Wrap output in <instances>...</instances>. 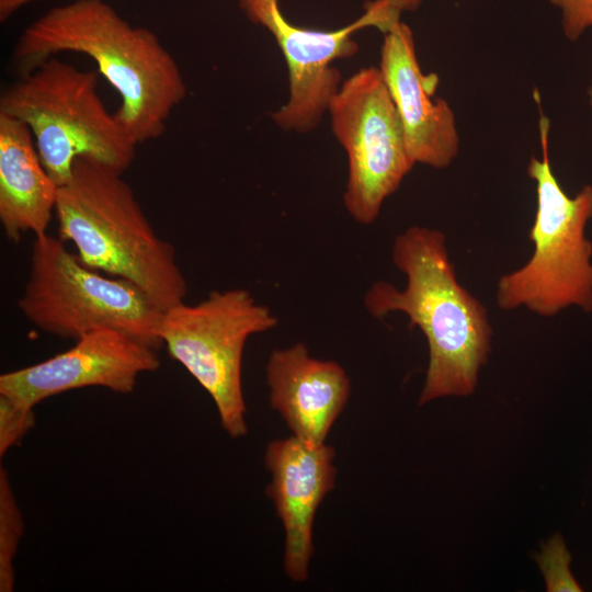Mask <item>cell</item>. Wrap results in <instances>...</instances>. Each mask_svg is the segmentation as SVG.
<instances>
[{"label":"cell","instance_id":"cell-14","mask_svg":"<svg viewBox=\"0 0 592 592\" xmlns=\"http://www.w3.org/2000/svg\"><path fill=\"white\" fill-rule=\"evenodd\" d=\"M57 190L30 127L0 113V221L7 238L16 242L26 232L45 234Z\"/></svg>","mask_w":592,"mask_h":592},{"label":"cell","instance_id":"cell-4","mask_svg":"<svg viewBox=\"0 0 592 592\" xmlns=\"http://www.w3.org/2000/svg\"><path fill=\"white\" fill-rule=\"evenodd\" d=\"M98 73L50 57L9 86L0 113L25 123L52 180L66 184L78 158L123 174L138 145L96 91Z\"/></svg>","mask_w":592,"mask_h":592},{"label":"cell","instance_id":"cell-12","mask_svg":"<svg viewBox=\"0 0 592 592\" xmlns=\"http://www.w3.org/2000/svg\"><path fill=\"white\" fill-rule=\"evenodd\" d=\"M333 459L331 446L314 445L294 435L266 447L265 465L272 475L266 493L285 531L284 569L296 582L308 578L315 515L334 487Z\"/></svg>","mask_w":592,"mask_h":592},{"label":"cell","instance_id":"cell-8","mask_svg":"<svg viewBox=\"0 0 592 592\" xmlns=\"http://www.w3.org/2000/svg\"><path fill=\"white\" fill-rule=\"evenodd\" d=\"M328 113L348 157L345 209L354 220L371 225L415 164L379 68H362L345 80Z\"/></svg>","mask_w":592,"mask_h":592},{"label":"cell","instance_id":"cell-19","mask_svg":"<svg viewBox=\"0 0 592 592\" xmlns=\"http://www.w3.org/2000/svg\"><path fill=\"white\" fill-rule=\"evenodd\" d=\"M38 0H0V20L3 22L18 10Z\"/></svg>","mask_w":592,"mask_h":592},{"label":"cell","instance_id":"cell-6","mask_svg":"<svg viewBox=\"0 0 592 592\" xmlns=\"http://www.w3.org/2000/svg\"><path fill=\"white\" fill-rule=\"evenodd\" d=\"M64 242L47 232L35 236L27 281L18 300L24 317L64 339L112 328L159 350L162 311L132 282L86 266Z\"/></svg>","mask_w":592,"mask_h":592},{"label":"cell","instance_id":"cell-13","mask_svg":"<svg viewBox=\"0 0 592 592\" xmlns=\"http://www.w3.org/2000/svg\"><path fill=\"white\" fill-rule=\"evenodd\" d=\"M266 380L271 406L293 435L314 445L323 444L350 396V379L342 366L312 357L298 342L271 353Z\"/></svg>","mask_w":592,"mask_h":592},{"label":"cell","instance_id":"cell-3","mask_svg":"<svg viewBox=\"0 0 592 592\" xmlns=\"http://www.w3.org/2000/svg\"><path fill=\"white\" fill-rule=\"evenodd\" d=\"M122 175L76 159L69 181L57 190L59 238L76 246L86 266L132 282L164 311L184 301L187 283L174 247L155 231Z\"/></svg>","mask_w":592,"mask_h":592},{"label":"cell","instance_id":"cell-1","mask_svg":"<svg viewBox=\"0 0 592 592\" xmlns=\"http://www.w3.org/2000/svg\"><path fill=\"white\" fill-rule=\"evenodd\" d=\"M61 52L92 58L121 95L114 113L137 144L158 138L186 95L182 72L157 35L134 26L104 0L48 10L19 37L13 61L22 76Z\"/></svg>","mask_w":592,"mask_h":592},{"label":"cell","instance_id":"cell-20","mask_svg":"<svg viewBox=\"0 0 592 592\" xmlns=\"http://www.w3.org/2000/svg\"><path fill=\"white\" fill-rule=\"evenodd\" d=\"M588 96H589V104L592 107V87H590L588 90Z\"/></svg>","mask_w":592,"mask_h":592},{"label":"cell","instance_id":"cell-9","mask_svg":"<svg viewBox=\"0 0 592 592\" xmlns=\"http://www.w3.org/2000/svg\"><path fill=\"white\" fill-rule=\"evenodd\" d=\"M240 7L252 22L273 35L287 65L289 98L272 113L273 121L286 132L316 128L342 84L332 62L356 54L353 34L375 27L373 11L364 5V13L351 24L323 31L292 24L284 18L278 0H240Z\"/></svg>","mask_w":592,"mask_h":592},{"label":"cell","instance_id":"cell-11","mask_svg":"<svg viewBox=\"0 0 592 592\" xmlns=\"http://www.w3.org/2000/svg\"><path fill=\"white\" fill-rule=\"evenodd\" d=\"M379 70L399 114L414 163L447 168L458 155L459 136L449 104L435 96L436 73H423L411 29L399 21L384 33Z\"/></svg>","mask_w":592,"mask_h":592},{"label":"cell","instance_id":"cell-17","mask_svg":"<svg viewBox=\"0 0 592 592\" xmlns=\"http://www.w3.org/2000/svg\"><path fill=\"white\" fill-rule=\"evenodd\" d=\"M34 408L0 394V456L18 445L35 426Z\"/></svg>","mask_w":592,"mask_h":592},{"label":"cell","instance_id":"cell-10","mask_svg":"<svg viewBox=\"0 0 592 592\" xmlns=\"http://www.w3.org/2000/svg\"><path fill=\"white\" fill-rule=\"evenodd\" d=\"M157 351L124 331L98 329L62 353L1 374L0 394L33 408L49 397L86 387L127 395L141 374L160 367Z\"/></svg>","mask_w":592,"mask_h":592},{"label":"cell","instance_id":"cell-5","mask_svg":"<svg viewBox=\"0 0 592 592\" xmlns=\"http://www.w3.org/2000/svg\"><path fill=\"white\" fill-rule=\"evenodd\" d=\"M549 128V119L540 113L543 157L533 156L527 166L536 185V213L528 231L532 257L500 276L496 288L500 309L523 307L546 318L570 307L592 312V242L585 232L592 219V185L567 195L548 158Z\"/></svg>","mask_w":592,"mask_h":592},{"label":"cell","instance_id":"cell-16","mask_svg":"<svg viewBox=\"0 0 592 592\" xmlns=\"http://www.w3.org/2000/svg\"><path fill=\"white\" fill-rule=\"evenodd\" d=\"M548 592H581L582 588L570 570L571 555L560 534H555L535 556Z\"/></svg>","mask_w":592,"mask_h":592},{"label":"cell","instance_id":"cell-2","mask_svg":"<svg viewBox=\"0 0 592 592\" xmlns=\"http://www.w3.org/2000/svg\"><path fill=\"white\" fill-rule=\"evenodd\" d=\"M391 259L406 276L405 287L376 282L364 305L378 319L400 311L409 318V328L424 334L429 366L419 405L471 395L491 351L493 330L485 305L458 282L445 235L411 226L395 238Z\"/></svg>","mask_w":592,"mask_h":592},{"label":"cell","instance_id":"cell-15","mask_svg":"<svg viewBox=\"0 0 592 592\" xmlns=\"http://www.w3.org/2000/svg\"><path fill=\"white\" fill-rule=\"evenodd\" d=\"M24 534V521L7 469L0 467V591L15 587L14 558Z\"/></svg>","mask_w":592,"mask_h":592},{"label":"cell","instance_id":"cell-18","mask_svg":"<svg viewBox=\"0 0 592 592\" xmlns=\"http://www.w3.org/2000/svg\"><path fill=\"white\" fill-rule=\"evenodd\" d=\"M422 0H374L367 3L376 14V29L386 33L394 24L400 21L402 12L417 10Z\"/></svg>","mask_w":592,"mask_h":592},{"label":"cell","instance_id":"cell-7","mask_svg":"<svg viewBox=\"0 0 592 592\" xmlns=\"http://www.w3.org/2000/svg\"><path fill=\"white\" fill-rule=\"evenodd\" d=\"M276 325L272 311L243 288L214 291L200 303L181 301L162 311L163 345L212 397L231 437L248 431L241 379L246 342Z\"/></svg>","mask_w":592,"mask_h":592}]
</instances>
